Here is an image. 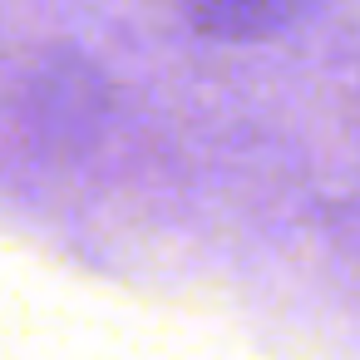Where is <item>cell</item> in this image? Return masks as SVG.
Masks as SVG:
<instances>
[{
	"label": "cell",
	"instance_id": "1",
	"mask_svg": "<svg viewBox=\"0 0 360 360\" xmlns=\"http://www.w3.org/2000/svg\"><path fill=\"white\" fill-rule=\"evenodd\" d=\"M114 114L109 75L75 45H50L20 75L15 119L40 153H89Z\"/></svg>",
	"mask_w": 360,
	"mask_h": 360
},
{
	"label": "cell",
	"instance_id": "2",
	"mask_svg": "<svg viewBox=\"0 0 360 360\" xmlns=\"http://www.w3.org/2000/svg\"><path fill=\"white\" fill-rule=\"evenodd\" d=\"M316 11V0H183V15L202 40L257 45L296 30Z\"/></svg>",
	"mask_w": 360,
	"mask_h": 360
}]
</instances>
